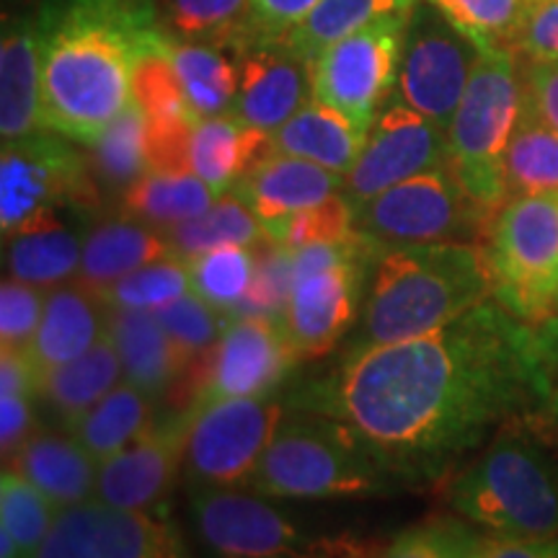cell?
<instances>
[{
  "label": "cell",
  "mask_w": 558,
  "mask_h": 558,
  "mask_svg": "<svg viewBox=\"0 0 558 558\" xmlns=\"http://www.w3.org/2000/svg\"><path fill=\"white\" fill-rule=\"evenodd\" d=\"M533 326L494 298L424 337L347 352L298 396L337 418L396 476L435 478L554 390Z\"/></svg>",
  "instance_id": "obj_1"
},
{
  "label": "cell",
  "mask_w": 558,
  "mask_h": 558,
  "mask_svg": "<svg viewBox=\"0 0 558 558\" xmlns=\"http://www.w3.org/2000/svg\"><path fill=\"white\" fill-rule=\"evenodd\" d=\"M41 130L94 145L132 104L140 58L163 37L158 0H41Z\"/></svg>",
  "instance_id": "obj_2"
},
{
  "label": "cell",
  "mask_w": 558,
  "mask_h": 558,
  "mask_svg": "<svg viewBox=\"0 0 558 558\" xmlns=\"http://www.w3.org/2000/svg\"><path fill=\"white\" fill-rule=\"evenodd\" d=\"M492 295L486 248L478 243L383 246L369 271L357 337L347 352L424 337Z\"/></svg>",
  "instance_id": "obj_3"
},
{
  "label": "cell",
  "mask_w": 558,
  "mask_h": 558,
  "mask_svg": "<svg viewBox=\"0 0 558 558\" xmlns=\"http://www.w3.org/2000/svg\"><path fill=\"white\" fill-rule=\"evenodd\" d=\"M450 505L494 535H558V435L548 418L501 424L484 456L452 481Z\"/></svg>",
  "instance_id": "obj_4"
},
{
  "label": "cell",
  "mask_w": 558,
  "mask_h": 558,
  "mask_svg": "<svg viewBox=\"0 0 558 558\" xmlns=\"http://www.w3.org/2000/svg\"><path fill=\"white\" fill-rule=\"evenodd\" d=\"M393 471L337 418L284 416L246 488L269 499H347L390 492Z\"/></svg>",
  "instance_id": "obj_5"
},
{
  "label": "cell",
  "mask_w": 558,
  "mask_h": 558,
  "mask_svg": "<svg viewBox=\"0 0 558 558\" xmlns=\"http://www.w3.org/2000/svg\"><path fill=\"white\" fill-rule=\"evenodd\" d=\"M522 96L525 78L514 50L481 52L448 128L450 171L469 197L492 215L507 202L505 158Z\"/></svg>",
  "instance_id": "obj_6"
},
{
  "label": "cell",
  "mask_w": 558,
  "mask_h": 558,
  "mask_svg": "<svg viewBox=\"0 0 558 558\" xmlns=\"http://www.w3.org/2000/svg\"><path fill=\"white\" fill-rule=\"evenodd\" d=\"M378 243L354 230L349 239L311 243L295 251V277L282 329L300 357H324L352 329L362 313Z\"/></svg>",
  "instance_id": "obj_7"
},
{
  "label": "cell",
  "mask_w": 558,
  "mask_h": 558,
  "mask_svg": "<svg viewBox=\"0 0 558 558\" xmlns=\"http://www.w3.org/2000/svg\"><path fill=\"white\" fill-rule=\"evenodd\" d=\"M492 295L538 329L558 313V192L509 197L488 228Z\"/></svg>",
  "instance_id": "obj_8"
},
{
  "label": "cell",
  "mask_w": 558,
  "mask_h": 558,
  "mask_svg": "<svg viewBox=\"0 0 558 558\" xmlns=\"http://www.w3.org/2000/svg\"><path fill=\"white\" fill-rule=\"evenodd\" d=\"M190 512L209 558H369L357 541L311 535L246 486H192Z\"/></svg>",
  "instance_id": "obj_9"
},
{
  "label": "cell",
  "mask_w": 558,
  "mask_h": 558,
  "mask_svg": "<svg viewBox=\"0 0 558 558\" xmlns=\"http://www.w3.org/2000/svg\"><path fill=\"white\" fill-rule=\"evenodd\" d=\"M101 190L88 153L52 130L9 140L0 153V228L3 239L60 209L81 207L96 215Z\"/></svg>",
  "instance_id": "obj_10"
},
{
  "label": "cell",
  "mask_w": 558,
  "mask_h": 558,
  "mask_svg": "<svg viewBox=\"0 0 558 558\" xmlns=\"http://www.w3.org/2000/svg\"><path fill=\"white\" fill-rule=\"evenodd\" d=\"M492 213L476 205L450 166L424 171L354 205V228L383 246L478 243Z\"/></svg>",
  "instance_id": "obj_11"
},
{
  "label": "cell",
  "mask_w": 558,
  "mask_h": 558,
  "mask_svg": "<svg viewBox=\"0 0 558 558\" xmlns=\"http://www.w3.org/2000/svg\"><path fill=\"white\" fill-rule=\"evenodd\" d=\"M186 416L184 473L192 486L241 488L284 422L275 396L197 403Z\"/></svg>",
  "instance_id": "obj_12"
},
{
  "label": "cell",
  "mask_w": 558,
  "mask_h": 558,
  "mask_svg": "<svg viewBox=\"0 0 558 558\" xmlns=\"http://www.w3.org/2000/svg\"><path fill=\"white\" fill-rule=\"evenodd\" d=\"M481 50L427 0L411 5L401 34L396 90L401 101L448 132Z\"/></svg>",
  "instance_id": "obj_13"
},
{
  "label": "cell",
  "mask_w": 558,
  "mask_h": 558,
  "mask_svg": "<svg viewBox=\"0 0 558 558\" xmlns=\"http://www.w3.org/2000/svg\"><path fill=\"white\" fill-rule=\"evenodd\" d=\"M407 16L383 19L326 47L313 60V99L337 109L367 132L396 90Z\"/></svg>",
  "instance_id": "obj_14"
},
{
  "label": "cell",
  "mask_w": 558,
  "mask_h": 558,
  "mask_svg": "<svg viewBox=\"0 0 558 558\" xmlns=\"http://www.w3.org/2000/svg\"><path fill=\"white\" fill-rule=\"evenodd\" d=\"M295 362L298 354L279 320L230 316L218 344L205 357L194 360L186 373L197 375L186 411L209 401L275 396Z\"/></svg>",
  "instance_id": "obj_15"
},
{
  "label": "cell",
  "mask_w": 558,
  "mask_h": 558,
  "mask_svg": "<svg viewBox=\"0 0 558 558\" xmlns=\"http://www.w3.org/2000/svg\"><path fill=\"white\" fill-rule=\"evenodd\" d=\"M34 558H186L171 522L101 499L58 509Z\"/></svg>",
  "instance_id": "obj_16"
},
{
  "label": "cell",
  "mask_w": 558,
  "mask_h": 558,
  "mask_svg": "<svg viewBox=\"0 0 558 558\" xmlns=\"http://www.w3.org/2000/svg\"><path fill=\"white\" fill-rule=\"evenodd\" d=\"M439 166H448V132L393 94L369 124L344 194L357 205Z\"/></svg>",
  "instance_id": "obj_17"
},
{
  "label": "cell",
  "mask_w": 558,
  "mask_h": 558,
  "mask_svg": "<svg viewBox=\"0 0 558 558\" xmlns=\"http://www.w3.org/2000/svg\"><path fill=\"white\" fill-rule=\"evenodd\" d=\"M184 414L153 424L128 448L101 460L94 499L143 512L163 505L184 469Z\"/></svg>",
  "instance_id": "obj_18"
},
{
  "label": "cell",
  "mask_w": 558,
  "mask_h": 558,
  "mask_svg": "<svg viewBox=\"0 0 558 558\" xmlns=\"http://www.w3.org/2000/svg\"><path fill=\"white\" fill-rule=\"evenodd\" d=\"M241 65L233 114L262 132H277L313 99V62L282 39L251 41L235 50Z\"/></svg>",
  "instance_id": "obj_19"
},
{
  "label": "cell",
  "mask_w": 558,
  "mask_h": 558,
  "mask_svg": "<svg viewBox=\"0 0 558 558\" xmlns=\"http://www.w3.org/2000/svg\"><path fill=\"white\" fill-rule=\"evenodd\" d=\"M94 220L88 209L70 207L45 215L3 239L9 277L47 292L73 282L81 269L83 241Z\"/></svg>",
  "instance_id": "obj_20"
},
{
  "label": "cell",
  "mask_w": 558,
  "mask_h": 558,
  "mask_svg": "<svg viewBox=\"0 0 558 558\" xmlns=\"http://www.w3.org/2000/svg\"><path fill=\"white\" fill-rule=\"evenodd\" d=\"M230 192L254 209L262 226H269L344 192V177L311 160L269 150Z\"/></svg>",
  "instance_id": "obj_21"
},
{
  "label": "cell",
  "mask_w": 558,
  "mask_h": 558,
  "mask_svg": "<svg viewBox=\"0 0 558 558\" xmlns=\"http://www.w3.org/2000/svg\"><path fill=\"white\" fill-rule=\"evenodd\" d=\"M101 337H107V305L73 279L47 292L41 324L26 354L45 383L47 373L78 360Z\"/></svg>",
  "instance_id": "obj_22"
},
{
  "label": "cell",
  "mask_w": 558,
  "mask_h": 558,
  "mask_svg": "<svg viewBox=\"0 0 558 558\" xmlns=\"http://www.w3.org/2000/svg\"><path fill=\"white\" fill-rule=\"evenodd\" d=\"M107 331L120 354L124 383L153 401L163 399L194 365L150 311L107 308Z\"/></svg>",
  "instance_id": "obj_23"
},
{
  "label": "cell",
  "mask_w": 558,
  "mask_h": 558,
  "mask_svg": "<svg viewBox=\"0 0 558 558\" xmlns=\"http://www.w3.org/2000/svg\"><path fill=\"white\" fill-rule=\"evenodd\" d=\"M5 469L21 473L58 509L96 497L99 460L68 429H37L5 460Z\"/></svg>",
  "instance_id": "obj_24"
},
{
  "label": "cell",
  "mask_w": 558,
  "mask_h": 558,
  "mask_svg": "<svg viewBox=\"0 0 558 558\" xmlns=\"http://www.w3.org/2000/svg\"><path fill=\"white\" fill-rule=\"evenodd\" d=\"M41 130V41L37 16H5L0 37L3 143Z\"/></svg>",
  "instance_id": "obj_25"
},
{
  "label": "cell",
  "mask_w": 558,
  "mask_h": 558,
  "mask_svg": "<svg viewBox=\"0 0 558 558\" xmlns=\"http://www.w3.org/2000/svg\"><path fill=\"white\" fill-rule=\"evenodd\" d=\"M173 256L163 230L122 213L114 218L94 220L83 241L81 269L75 282L90 292H99L107 284L130 275L145 264Z\"/></svg>",
  "instance_id": "obj_26"
},
{
  "label": "cell",
  "mask_w": 558,
  "mask_h": 558,
  "mask_svg": "<svg viewBox=\"0 0 558 558\" xmlns=\"http://www.w3.org/2000/svg\"><path fill=\"white\" fill-rule=\"evenodd\" d=\"M269 150V132L251 128L233 111L202 117L192 132V171L215 192V197H222Z\"/></svg>",
  "instance_id": "obj_27"
},
{
  "label": "cell",
  "mask_w": 558,
  "mask_h": 558,
  "mask_svg": "<svg viewBox=\"0 0 558 558\" xmlns=\"http://www.w3.org/2000/svg\"><path fill=\"white\" fill-rule=\"evenodd\" d=\"M367 132L337 109L311 99L277 132H271V150L324 166L347 177L357 163Z\"/></svg>",
  "instance_id": "obj_28"
},
{
  "label": "cell",
  "mask_w": 558,
  "mask_h": 558,
  "mask_svg": "<svg viewBox=\"0 0 558 558\" xmlns=\"http://www.w3.org/2000/svg\"><path fill=\"white\" fill-rule=\"evenodd\" d=\"M122 380L124 373L120 354H117L114 341L107 331V337L96 341L78 360L47 373L39 399L60 418L62 429L70 432L86 416V411L94 409Z\"/></svg>",
  "instance_id": "obj_29"
},
{
  "label": "cell",
  "mask_w": 558,
  "mask_h": 558,
  "mask_svg": "<svg viewBox=\"0 0 558 558\" xmlns=\"http://www.w3.org/2000/svg\"><path fill=\"white\" fill-rule=\"evenodd\" d=\"M166 52L177 68L190 107L199 117L226 114L233 109L239 94L241 65L239 54L230 47L202 45V41H179L166 34Z\"/></svg>",
  "instance_id": "obj_30"
},
{
  "label": "cell",
  "mask_w": 558,
  "mask_h": 558,
  "mask_svg": "<svg viewBox=\"0 0 558 558\" xmlns=\"http://www.w3.org/2000/svg\"><path fill=\"white\" fill-rule=\"evenodd\" d=\"M416 0H320L308 16L284 34V45L305 60H316L326 47L352 37L383 19L407 16Z\"/></svg>",
  "instance_id": "obj_31"
},
{
  "label": "cell",
  "mask_w": 558,
  "mask_h": 558,
  "mask_svg": "<svg viewBox=\"0 0 558 558\" xmlns=\"http://www.w3.org/2000/svg\"><path fill=\"white\" fill-rule=\"evenodd\" d=\"M505 184L507 199L558 192V132L535 111L527 94L522 96L518 128L509 140Z\"/></svg>",
  "instance_id": "obj_32"
},
{
  "label": "cell",
  "mask_w": 558,
  "mask_h": 558,
  "mask_svg": "<svg viewBox=\"0 0 558 558\" xmlns=\"http://www.w3.org/2000/svg\"><path fill=\"white\" fill-rule=\"evenodd\" d=\"M218 199L194 171H148L122 197L124 213L169 230L179 222L197 218Z\"/></svg>",
  "instance_id": "obj_33"
},
{
  "label": "cell",
  "mask_w": 558,
  "mask_h": 558,
  "mask_svg": "<svg viewBox=\"0 0 558 558\" xmlns=\"http://www.w3.org/2000/svg\"><path fill=\"white\" fill-rule=\"evenodd\" d=\"M153 424L156 416H153L150 396L122 380L94 409L86 411V416L70 432L101 463L135 442Z\"/></svg>",
  "instance_id": "obj_34"
},
{
  "label": "cell",
  "mask_w": 558,
  "mask_h": 558,
  "mask_svg": "<svg viewBox=\"0 0 558 558\" xmlns=\"http://www.w3.org/2000/svg\"><path fill=\"white\" fill-rule=\"evenodd\" d=\"M163 233L173 256H181V259H192V256L222 246L254 248L267 239L254 209L241 197H235L233 192L215 199L197 218L179 222V226L163 230Z\"/></svg>",
  "instance_id": "obj_35"
},
{
  "label": "cell",
  "mask_w": 558,
  "mask_h": 558,
  "mask_svg": "<svg viewBox=\"0 0 558 558\" xmlns=\"http://www.w3.org/2000/svg\"><path fill=\"white\" fill-rule=\"evenodd\" d=\"M148 124L135 99L88 148V163L101 194L124 197L135 181L148 173Z\"/></svg>",
  "instance_id": "obj_36"
},
{
  "label": "cell",
  "mask_w": 558,
  "mask_h": 558,
  "mask_svg": "<svg viewBox=\"0 0 558 558\" xmlns=\"http://www.w3.org/2000/svg\"><path fill=\"white\" fill-rule=\"evenodd\" d=\"M163 32L179 41L233 50L248 16V0H158Z\"/></svg>",
  "instance_id": "obj_37"
},
{
  "label": "cell",
  "mask_w": 558,
  "mask_h": 558,
  "mask_svg": "<svg viewBox=\"0 0 558 558\" xmlns=\"http://www.w3.org/2000/svg\"><path fill=\"white\" fill-rule=\"evenodd\" d=\"M190 290V264L181 259V256H166V259L150 262L120 277L117 282L96 292V295L101 298L107 308L156 313L177 298L186 295Z\"/></svg>",
  "instance_id": "obj_38"
},
{
  "label": "cell",
  "mask_w": 558,
  "mask_h": 558,
  "mask_svg": "<svg viewBox=\"0 0 558 558\" xmlns=\"http://www.w3.org/2000/svg\"><path fill=\"white\" fill-rule=\"evenodd\" d=\"M192 292L220 313H233L246 298L256 271V246H222L186 259Z\"/></svg>",
  "instance_id": "obj_39"
},
{
  "label": "cell",
  "mask_w": 558,
  "mask_h": 558,
  "mask_svg": "<svg viewBox=\"0 0 558 558\" xmlns=\"http://www.w3.org/2000/svg\"><path fill=\"white\" fill-rule=\"evenodd\" d=\"M163 37L143 54L132 81V99L143 109L148 122H197L202 117L190 107L177 68L163 47Z\"/></svg>",
  "instance_id": "obj_40"
},
{
  "label": "cell",
  "mask_w": 558,
  "mask_h": 558,
  "mask_svg": "<svg viewBox=\"0 0 558 558\" xmlns=\"http://www.w3.org/2000/svg\"><path fill=\"white\" fill-rule=\"evenodd\" d=\"M54 518H58V507L21 473L3 465V476H0V530L11 535L21 556L34 558L41 541L50 533Z\"/></svg>",
  "instance_id": "obj_41"
},
{
  "label": "cell",
  "mask_w": 558,
  "mask_h": 558,
  "mask_svg": "<svg viewBox=\"0 0 558 558\" xmlns=\"http://www.w3.org/2000/svg\"><path fill=\"white\" fill-rule=\"evenodd\" d=\"M481 52L512 50L525 0H427Z\"/></svg>",
  "instance_id": "obj_42"
},
{
  "label": "cell",
  "mask_w": 558,
  "mask_h": 558,
  "mask_svg": "<svg viewBox=\"0 0 558 558\" xmlns=\"http://www.w3.org/2000/svg\"><path fill=\"white\" fill-rule=\"evenodd\" d=\"M292 277H295V251L264 239L256 246L254 282L230 316L267 318L282 324L290 303Z\"/></svg>",
  "instance_id": "obj_43"
},
{
  "label": "cell",
  "mask_w": 558,
  "mask_h": 558,
  "mask_svg": "<svg viewBox=\"0 0 558 558\" xmlns=\"http://www.w3.org/2000/svg\"><path fill=\"white\" fill-rule=\"evenodd\" d=\"M354 230H357L354 228V202L344 192L333 194V197L320 202L316 207L264 226L269 241L288 246L290 251L305 248L311 243L349 239Z\"/></svg>",
  "instance_id": "obj_44"
},
{
  "label": "cell",
  "mask_w": 558,
  "mask_h": 558,
  "mask_svg": "<svg viewBox=\"0 0 558 558\" xmlns=\"http://www.w3.org/2000/svg\"><path fill=\"white\" fill-rule=\"evenodd\" d=\"M156 318L160 320L166 333L177 341L181 352L194 362L205 357L209 349L218 344L230 316L213 308L207 300H202L197 292L190 290L186 295L158 308Z\"/></svg>",
  "instance_id": "obj_45"
},
{
  "label": "cell",
  "mask_w": 558,
  "mask_h": 558,
  "mask_svg": "<svg viewBox=\"0 0 558 558\" xmlns=\"http://www.w3.org/2000/svg\"><path fill=\"white\" fill-rule=\"evenodd\" d=\"M481 538L452 520H432L396 535L378 558H469Z\"/></svg>",
  "instance_id": "obj_46"
},
{
  "label": "cell",
  "mask_w": 558,
  "mask_h": 558,
  "mask_svg": "<svg viewBox=\"0 0 558 558\" xmlns=\"http://www.w3.org/2000/svg\"><path fill=\"white\" fill-rule=\"evenodd\" d=\"M47 290L5 277L0 284V349L26 352L45 313Z\"/></svg>",
  "instance_id": "obj_47"
},
{
  "label": "cell",
  "mask_w": 558,
  "mask_h": 558,
  "mask_svg": "<svg viewBox=\"0 0 558 558\" xmlns=\"http://www.w3.org/2000/svg\"><path fill=\"white\" fill-rule=\"evenodd\" d=\"M512 50L525 62L558 60V0H525Z\"/></svg>",
  "instance_id": "obj_48"
},
{
  "label": "cell",
  "mask_w": 558,
  "mask_h": 558,
  "mask_svg": "<svg viewBox=\"0 0 558 558\" xmlns=\"http://www.w3.org/2000/svg\"><path fill=\"white\" fill-rule=\"evenodd\" d=\"M320 0H248V16L241 39L233 52L251 41L284 39L292 26H298Z\"/></svg>",
  "instance_id": "obj_49"
},
{
  "label": "cell",
  "mask_w": 558,
  "mask_h": 558,
  "mask_svg": "<svg viewBox=\"0 0 558 558\" xmlns=\"http://www.w3.org/2000/svg\"><path fill=\"white\" fill-rule=\"evenodd\" d=\"M34 396H0V450L3 460H11L21 445L37 432Z\"/></svg>",
  "instance_id": "obj_50"
},
{
  "label": "cell",
  "mask_w": 558,
  "mask_h": 558,
  "mask_svg": "<svg viewBox=\"0 0 558 558\" xmlns=\"http://www.w3.org/2000/svg\"><path fill=\"white\" fill-rule=\"evenodd\" d=\"M522 78H525V94L530 104L558 132V60L525 62Z\"/></svg>",
  "instance_id": "obj_51"
},
{
  "label": "cell",
  "mask_w": 558,
  "mask_h": 558,
  "mask_svg": "<svg viewBox=\"0 0 558 558\" xmlns=\"http://www.w3.org/2000/svg\"><path fill=\"white\" fill-rule=\"evenodd\" d=\"M478 558H558V535L554 538H481Z\"/></svg>",
  "instance_id": "obj_52"
},
{
  "label": "cell",
  "mask_w": 558,
  "mask_h": 558,
  "mask_svg": "<svg viewBox=\"0 0 558 558\" xmlns=\"http://www.w3.org/2000/svg\"><path fill=\"white\" fill-rule=\"evenodd\" d=\"M535 337H538L543 360H546L550 375H558V316L538 326Z\"/></svg>",
  "instance_id": "obj_53"
},
{
  "label": "cell",
  "mask_w": 558,
  "mask_h": 558,
  "mask_svg": "<svg viewBox=\"0 0 558 558\" xmlns=\"http://www.w3.org/2000/svg\"><path fill=\"white\" fill-rule=\"evenodd\" d=\"M543 416L548 418L550 427H554L556 435H558V383L554 386V390H550L546 403H543Z\"/></svg>",
  "instance_id": "obj_54"
},
{
  "label": "cell",
  "mask_w": 558,
  "mask_h": 558,
  "mask_svg": "<svg viewBox=\"0 0 558 558\" xmlns=\"http://www.w3.org/2000/svg\"><path fill=\"white\" fill-rule=\"evenodd\" d=\"M469 558H478V548H476V550H473V554H471Z\"/></svg>",
  "instance_id": "obj_55"
},
{
  "label": "cell",
  "mask_w": 558,
  "mask_h": 558,
  "mask_svg": "<svg viewBox=\"0 0 558 558\" xmlns=\"http://www.w3.org/2000/svg\"><path fill=\"white\" fill-rule=\"evenodd\" d=\"M556 316H558V313H556Z\"/></svg>",
  "instance_id": "obj_56"
}]
</instances>
